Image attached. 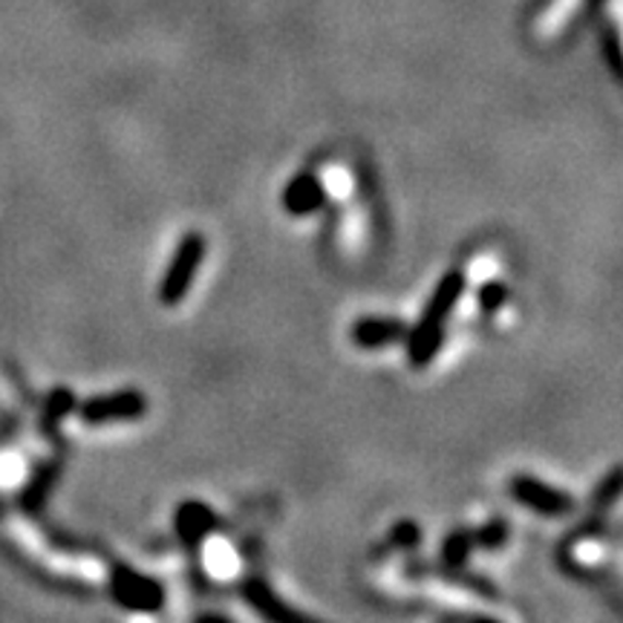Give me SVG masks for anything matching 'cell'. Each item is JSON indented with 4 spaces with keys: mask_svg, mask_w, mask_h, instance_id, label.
<instances>
[{
    "mask_svg": "<svg viewBox=\"0 0 623 623\" xmlns=\"http://www.w3.org/2000/svg\"><path fill=\"white\" fill-rule=\"evenodd\" d=\"M243 600L266 623H318L315 618L303 615L298 609H291L263 577L251 575L243 583Z\"/></svg>",
    "mask_w": 623,
    "mask_h": 623,
    "instance_id": "7",
    "label": "cell"
},
{
    "mask_svg": "<svg viewBox=\"0 0 623 623\" xmlns=\"http://www.w3.org/2000/svg\"><path fill=\"white\" fill-rule=\"evenodd\" d=\"M107 589L113 603H119L128 612L136 615H154L165 607V586L156 577L128 566V563H116L107 577Z\"/></svg>",
    "mask_w": 623,
    "mask_h": 623,
    "instance_id": "3",
    "label": "cell"
},
{
    "mask_svg": "<svg viewBox=\"0 0 623 623\" xmlns=\"http://www.w3.org/2000/svg\"><path fill=\"white\" fill-rule=\"evenodd\" d=\"M511 298V289L502 280H486V284L479 286L477 291V307L479 312H486V315H494L500 312Z\"/></svg>",
    "mask_w": 623,
    "mask_h": 623,
    "instance_id": "13",
    "label": "cell"
},
{
    "mask_svg": "<svg viewBox=\"0 0 623 623\" xmlns=\"http://www.w3.org/2000/svg\"><path fill=\"white\" fill-rule=\"evenodd\" d=\"M508 494L523 505V508L535 511L540 517L558 519L575 514V500L560 491V488L542 482V479L531 477V474H517L508 482Z\"/></svg>",
    "mask_w": 623,
    "mask_h": 623,
    "instance_id": "4",
    "label": "cell"
},
{
    "mask_svg": "<svg viewBox=\"0 0 623 623\" xmlns=\"http://www.w3.org/2000/svg\"><path fill=\"white\" fill-rule=\"evenodd\" d=\"M474 535V549H486V551H500L511 537V526L505 519L494 517L482 523L477 531H470Z\"/></svg>",
    "mask_w": 623,
    "mask_h": 623,
    "instance_id": "11",
    "label": "cell"
},
{
    "mask_svg": "<svg viewBox=\"0 0 623 623\" xmlns=\"http://www.w3.org/2000/svg\"><path fill=\"white\" fill-rule=\"evenodd\" d=\"M470 551H474V535L468 528H454L451 535L442 540V551H439V560L447 572H459L465 563H468Z\"/></svg>",
    "mask_w": 623,
    "mask_h": 623,
    "instance_id": "10",
    "label": "cell"
},
{
    "mask_svg": "<svg viewBox=\"0 0 623 623\" xmlns=\"http://www.w3.org/2000/svg\"><path fill=\"white\" fill-rule=\"evenodd\" d=\"M465 272L459 268H451L442 280L436 284V289L430 291L428 303L421 309L419 321H416L410 330H407L405 340H407V364L414 370H421L428 367L433 358L439 356V349L445 344L447 335V321L454 315L456 303L465 295Z\"/></svg>",
    "mask_w": 623,
    "mask_h": 623,
    "instance_id": "1",
    "label": "cell"
},
{
    "mask_svg": "<svg viewBox=\"0 0 623 623\" xmlns=\"http://www.w3.org/2000/svg\"><path fill=\"white\" fill-rule=\"evenodd\" d=\"M205 251H208V243L200 231H188L179 240L163 280H159V289H156V298L163 307H179L188 298V291L200 275V266H203Z\"/></svg>",
    "mask_w": 623,
    "mask_h": 623,
    "instance_id": "2",
    "label": "cell"
},
{
    "mask_svg": "<svg viewBox=\"0 0 623 623\" xmlns=\"http://www.w3.org/2000/svg\"><path fill=\"white\" fill-rule=\"evenodd\" d=\"M217 514L208 502L203 500H182L173 511V535H177L179 546H185L188 551H196L217 531Z\"/></svg>",
    "mask_w": 623,
    "mask_h": 623,
    "instance_id": "6",
    "label": "cell"
},
{
    "mask_svg": "<svg viewBox=\"0 0 623 623\" xmlns=\"http://www.w3.org/2000/svg\"><path fill=\"white\" fill-rule=\"evenodd\" d=\"M407 324L402 318L390 315H361L349 330V338L358 349H387L390 344L405 340Z\"/></svg>",
    "mask_w": 623,
    "mask_h": 623,
    "instance_id": "9",
    "label": "cell"
},
{
    "mask_svg": "<svg viewBox=\"0 0 623 623\" xmlns=\"http://www.w3.org/2000/svg\"><path fill=\"white\" fill-rule=\"evenodd\" d=\"M468 623H502V621H496V618H486V615H477V618H470Z\"/></svg>",
    "mask_w": 623,
    "mask_h": 623,
    "instance_id": "17",
    "label": "cell"
},
{
    "mask_svg": "<svg viewBox=\"0 0 623 623\" xmlns=\"http://www.w3.org/2000/svg\"><path fill=\"white\" fill-rule=\"evenodd\" d=\"M194 623H235L228 615H219V612H203V615H196Z\"/></svg>",
    "mask_w": 623,
    "mask_h": 623,
    "instance_id": "16",
    "label": "cell"
},
{
    "mask_svg": "<svg viewBox=\"0 0 623 623\" xmlns=\"http://www.w3.org/2000/svg\"><path fill=\"white\" fill-rule=\"evenodd\" d=\"M73 407H75V396H73V390H64V387H58L52 396H49V402H47V410H44V428H49V430H56V424L61 419H64L67 414H73Z\"/></svg>",
    "mask_w": 623,
    "mask_h": 623,
    "instance_id": "14",
    "label": "cell"
},
{
    "mask_svg": "<svg viewBox=\"0 0 623 623\" xmlns=\"http://www.w3.org/2000/svg\"><path fill=\"white\" fill-rule=\"evenodd\" d=\"M280 203L289 217H312L326 205V188L318 173L312 170H300L286 182Z\"/></svg>",
    "mask_w": 623,
    "mask_h": 623,
    "instance_id": "8",
    "label": "cell"
},
{
    "mask_svg": "<svg viewBox=\"0 0 623 623\" xmlns=\"http://www.w3.org/2000/svg\"><path fill=\"white\" fill-rule=\"evenodd\" d=\"M421 542V526L414 523V519H398L396 526L390 528V546H396V549H416Z\"/></svg>",
    "mask_w": 623,
    "mask_h": 623,
    "instance_id": "15",
    "label": "cell"
},
{
    "mask_svg": "<svg viewBox=\"0 0 623 623\" xmlns=\"http://www.w3.org/2000/svg\"><path fill=\"white\" fill-rule=\"evenodd\" d=\"M147 414V398L142 390H119L110 396H93L79 407L84 424L101 428V424H122L139 421Z\"/></svg>",
    "mask_w": 623,
    "mask_h": 623,
    "instance_id": "5",
    "label": "cell"
},
{
    "mask_svg": "<svg viewBox=\"0 0 623 623\" xmlns=\"http://www.w3.org/2000/svg\"><path fill=\"white\" fill-rule=\"evenodd\" d=\"M621 468H612L607 474V477L600 479L598 482V488H595V491H591V508L595 511H607V508H612V505H615L618 500H621Z\"/></svg>",
    "mask_w": 623,
    "mask_h": 623,
    "instance_id": "12",
    "label": "cell"
}]
</instances>
